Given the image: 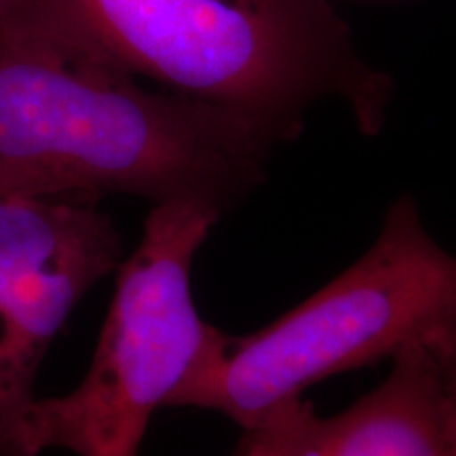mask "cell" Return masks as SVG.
<instances>
[{"label": "cell", "instance_id": "cell-1", "mask_svg": "<svg viewBox=\"0 0 456 456\" xmlns=\"http://www.w3.org/2000/svg\"><path fill=\"white\" fill-rule=\"evenodd\" d=\"M281 142L231 108L0 30V192L191 199L226 214L262 184Z\"/></svg>", "mask_w": 456, "mask_h": 456}, {"label": "cell", "instance_id": "cell-2", "mask_svg": "<svg viewBox=\"0 0 456 456\" xmlns=\"http://www.w3.org/2000/svg\"><path fill=\"white\" fill-rule=\"evenodd\" d=\"M0 30L231 108L285 142L323 100L376 135L393 95L330 0H17Z\"/></svg>", "mask_w": 456, "mask_h": 456}, {"label": "cell", "instance_id": "cell-3", "mask_svg": "<svg viewBox=\"0 0 456 456\" xmlns=\"http://www.w3.org/2000/svg\"><path fill=\"white\" fill-rule=\"evenodd\" d=\"M454 342L456 256L433 241L406 195L349 269L258 332L228 336L178 408L212 410L249 433L322 380Z\"/></svg>", "mask_w": 456, "mask_h": 456}, {"label": "cell", "instance_id": "cell-4", "mask_svg": "<svg viewBox=\"0 0 456 456\" xmlns=\"http://www.w3.org/2000/svg\"><path fill=\"white\" fill-rule=\"evenodd\" d=\"M222 216L191 199L152 205L138 248L117 269L87 374L66 395L34 403L28 423L34 456L51 448L138 456L157 410L178 408L212 366L228 336L199 315L192 265Z\"/></svg>", "mask_w": 456, "mask_h": 456}, {"label": "cell", "instance_id": "cell-5", "mask_svg": "<svg viewBox=\"0 0 456 456\" xmlns=\"http://www.w3.org/2000/svg\"><path fill=\"white\" fill-rule=\"evenodd\" d=\"M95 199L0 192V456H34L37 374L78 300L121 265Z\"/></svg>", "mask_w": 456, "mask_h": 456}, {"label": "cell", "instance_id": "cell-6", "mask_svg": "<svg viewBox=\"0 0 456 456\" xmlns=\"http://www.w3.org/2000/svg\"><path fill=\"white\" fill-rule=\"evenodd\" d=\"M446 353L403 351L383 383L328 419L306 402L292 456H456V395Z\"/></svg>", "mask_w": 456, "mask_h": 456}, {"label": "cell", "instance_id": "cell-7", "mask_svg": "<svg viewBox=\"0 0 456 456\" xmlns=\"http://www.w3.org/2000/svg\"><path fill=\"white\" fill-rule=\"evenodd\" d=\"M305 403L306 399L302 397L273 416L269 423L245 433L243 450L239 456H292L294 429Z\"/></svg>", "mask_w": 456, "mask_h": 456}, {"label": "cell", "instance_id": "cell-8", "mask_svg": "<svg viewBox=\"0 0 456 456\" xmlns=\"http://www.w3.org/2000/svg\"><path fill=\"white\" fill-rule=\"evenodd\" d=\"M446 372H448V380L450 387H452L454 395H456V342L450 346L446 353Z\"/></svg>", "mask_w": 456, "mask_h": 456}, {"label": "cell", "instance_id": "cell-9", "mask_svg": "<svg viewBox=\"0 0 456 456\" xmlns=\"http://www.w3.org/2000/svg\"><path fill=\"white\" fill-rule=\"evenodd\" d=\"M17 0H0V28L7 24L11 11H13Z\"/></svg>", "mask_w": 456, "mask_h": 456}]
</instances>
